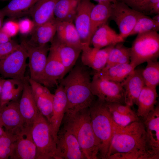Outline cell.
I'll return each mask as SVG.
<instances>
[{
    "instance_id": "obj_3",
    "label": "cell",
    "mask_w": 159,
    "mask_h": 159,
    "mask_svg": "<svg viewBox=\"0 0 159 159\" xmlns=\"http://www.w3.org/2000/svg\"><path fill=\"white\" fill-rule=\"evenodd\" d=\"M61 125L76 138L86 159H98L99 149L92 128L89 107L65 112Z\"/></svg>"
},
{
    "instance_id": "obj_21",
    "label": "cell",
    "mask_w": 159,
    "mask_h": 159,
    "mask_svg": "<svg viewBox=\"0 0 159 159\" xmlns=\"http://www.w3.org/2000/svg\"><path fill=\"white\" fill-rule=\"evenodd\" d=\"M57 21L54 16L46 22L34 27L31 37L26 40L29 45L35 47L46 44L53 39L56 33Z\"/></svg>"
},
{
    "instance_id": "obj_12",
    "label": "cell",
    "mask_w": 159,
    "mask_h": 159,
    "mask_svg": "<svg viewBox=\"0 0 159 159\" xmlns=\"http://www.w3.org/2000/svg\"><path fill=\"white\" fill-rule=\"evenodd\" d=\"M49 51L40 82L47 88L57 86L67 73L65 67L52 46L50 47Z\"/></svg>"
},
{
    "instance_id": "obj_42",
    "label": "cell",
    "mask_w": 159,
    "mask_h": 159,
    "mask_svg": "<svg viewBox=\"0 0 159 159\" xmlns=\"http://www.w3.org/2000/svg\"><path fill=\"white\" fill-rule=\"evenodd\" d=\"M159 0H145L142 4L140 12L145 14H148Z\"/></svg>"
},
{
    "instance_id": "obj_32",
    "label": "cell",
    "mask_w": 159,
    "mask_h": 159,
    "mask_svg": "<svg viewBox=\"0 0 159 159\" xmlns=\"http://www.w3.org/2000/svg\"><path fill=\"white\" fill-rule=\"evenodd\" d=\"M24 128L16 131L5 130L4 134L0 136V159H7L10 158L14 143Z\"/></svg>"
},
{
    "instance_id": "obj_35",
    "label": "cell",
    "mask_w": 159,
    "mask_h": 159,
    "mask_svg": "<svg viewBox=\"0 0 159 159\" xmlns=\"http://www.w3.org/2000/svg\"><path fill=\"white\" fill-rule=\"evenodd\" d=\"M159 30V22L144 14L138 19L129 36Z\"/></svg>"
},
{
    "instance_id": "obj_18",
    "label": "cell",
    "mask_w": 159,
    "mask_h": 159,
    "mask_svg": "<svg viewBox=\"0 0 159 159\" xmlns=\"http://www.w3.org/2000/svg\"><path fill=\"white\" fill-rule=\"evenodd\" d=\"M19 108L25 127L31 128L39 111L28 80L24 82L22 95L19 102Z\"/></svg>"
},
{
    "instance_id": "obj_47",
    "label": "cell",
    "mask_w": 159,
    "mask_h": 159,
    "mask_svg": "<svg viewBox=\"0 0 159 159\" xmlns=\"http://www.w3.org/2000/svg\"><path fill=\"white\" fill-rule=\"evenodd\" d=\"M90 1H93L98 2H108L112 4L116 3L118 0H89Z\"/></svg>"
},
{
    "instance_id": "obj_38",
    "label": "cell",
    "mask_w": 159,
    "mask_h": 159,
    "mask_svg": "<svg viewBox=\"0 0 159 159\" xmlns=\"http://www.w3.org/2000/svg\"><path fill=\"white\" fill-rule=\"evenodd\" d=\"M28 80L35 100L49 90L47 87L30 77H28Z\"/></svg>"
},
{
    "instance_id": "obj_46",
    "label": "cell",
    "mask_w": 159,
    "mask_h": 159,
    "mask_svg": "<svg viewBox=\"0 0 159 159\" xmlns=\"http://www.w3.org/2000/svg\"><path fill=\"white\" fill-rule=\"evenodd\" d=\"M5 15L3 11L0 9V29H1L4 24V19Z\"/></svg>"
},
{
    "instance_id": "obj_31",
    "label": "cell",
    "mask_w": 159,
    "mask_h": 159,
    "mask_svg": "<svg viewBox=\"0 0 159 159\" xmlns=\"http://www.w3.org/2000/svg\"><path fill=\"white\" fill-rule=\"evenodd\" d=\"M130 47L125 46L122 42L117 44L110 51L107 64L103 69L130 63Z\"/></svg>"
},
{
    "instance_id": "obj_4",
    "label": "cell",
    "mask_w": 159,
    "mask_h": 159,
    "mask_svg": "<svg viewBox=\"0 0 159 159\" xmlns=\"http://www.w3.org/2000/svg\"><path fill=\"white\" fill-rule=\"evenodd\" d=\"M93 130L99 149V159H106L114 130L107 102L97 98L89 107Z\"/></svg>"
},
{
    "instance_id": "obj_5",
    "label": "cell",
    "mask_w": 159,
    "mask_h": 159,
    "mask_svg": "<svg viewBox=\"0 0 159 159\" xmlns=\"http://www.w3.org/2000/svg\"><path fill=\"white\" fill-rule=\"evenodd\" d=\"M31 132L36 147V159H55L56 140L49 122L39 112L32 124Z\"/></svg>"
},
{
    "instance_id": "obj_8",
    "label": "cell",
    "mask_w": 159,
    "mask_h": 159,
    "mask_svg": "<svg viewBox=\"0 0 159 159\" xmlns=\"http://www.w3.org/2000/svg\"><path fill=\"white\" fill-rule=\"evenodd\" d=\"M144 14L117 1L112 4L110 18L115 22L119 29V34L125 39L129 36L138 19Z\"/></svg>"
},
{
    "instance_id": "obj_40",
    "label": "cell",
    "mask_w": 159,
    "mask_h": 159,
    "mask_svg": "<svg viewBox=\"0 0 159 159\" xmlns=\"http://www.w3.org/2000/svg\"><path fill=\"white\" fill-rule=\"evenodd\" d=\"M108 106L118 112L123 114H132L135 112L132 110L131 107L127 105L117 102H107Z\"/></svg>"
},
{
    "instance_id": "obj_48",
    "label": "cell",
    "mask_w": 159,
    "mask_h": 159,
    "mask_svg": "<svg viewBox=\"0 0 159 159\" xmlns=\"http://www.w3.org/2000/svg\"><path fill=\"white\" fill-rule=\"evenodd\" d=\"M5 80L0 78V95L1 94L2 85Z\"/></svg>"
},
{
    "instance_id": "obj_29",
    "label": "cell",
    "mask_w": 159,
    "mask_h": 159,
    "mask_svg": "<svg viewBox=\"0 0 159 159\" xmlns=\"http://www.w3.org/2000/svg\"><path fill=\"white\" fill-rule=\"evenodd\" d=\"M81 0H58L55 6L54 16L58 21L73 22Z\"/></svg>"
},
{
    "instance_id": "obj_7",
    "label": "cell",
    "mask_w": 159,
    "mask_h": 159,
    "mask_svg": "<svg viewBox=\"0 0 159 159\" xmlns=\"http://www.w3.org/2000/svg\"><path fill=\"white\" fill-rule=\"evenodd\" d=\"M28 58L27 52L21 44L19 47L5 58L0 59V74L4 77L25 81Z\"/></svg>"
},
{
    "instance_id": "obj_2",
    "label": "cell",
    "mask_w": 159,
    "mask_h": 159,
    "mask_svg": "<svg viewBox=\"0 0 159 159\" xmlns=\"http://www.w3.org/2000/svg\"><path fill=\"white\" fill-rule=\"evenodd\" d=\"M91 81L90 73L83 64L74 66L61 80L59 83L67 98L65 112L89 107L96 99L91 90Z\"/></svg>"
},
{
    "instance_id": "obj_17",
    "label": "cell",
    "mask_w": 159,
    "mask_h": 159,
    "mask_svg": "<svg viewBox=\"0 0 159 159\" xmlns=\"http://www.w3.org/2000/svg\"><path fill=\"white\" fill-rule=\"evenodd\" d=\"M143 69L135 68L121 82L124 90V103L130 107L136 104L140 94L145 86L142 74Z\"/></svg>"
},
{
    "instance_id": "obj_41",
    "label": "cell",
    "mask_w": 159,
    "mask_h": 159,
    "mask_svg": "<svg viewBox=\"0 0 159 159\" xmlns=\"http://www.w3.org/2000/svg\"><path fill=\"white\" fill-rule=\"evenodd\" d=\"M18 23L19 31L23 34L31 32L34 28V25L32 20L28 19H22Z\"/></svg>"
},
{
    "instance_id": "obj_23",
    "label": "cell",
    "mask_w": 159,
    "mask_h": 159,
    "mask_svg": "<svg viewBox=\"0 0 159 159\" xmlns=\"http://www.w3.org/2000/svg\"><path fill=\"white\" fill-rule=\"evenodd\" d=\"M125 39L106 23L99 27L91 40L93 47L101 49L110 45L123 42Z\"/></svg>"
},
{
    "instance_id": "obj_50",
    "label": "cell",
    "mask_w": 159,
    "mask_h": 159,
    "mask_svg": "<svg viewBox=\"0 0 159 159\" xmlns=\"http://www.w3.org/2000/svg\"><path fill=\"white\" fill-rule=\"evenodd\" d=\"M3 127L0 124V136L2 135L5 132V130L3 128Z\"/></svg>"
},
{
    "instance_id": "obj_10",
    "label": "cell",
    "mask_w": 159,
    "mask_h": 159,
    "mask_svg": "<svg viewBox=\"0 0 159 159\" xmlns=\"http://www.w3.org/2000/svg\"><path fill=\"white\" fill-rule=\"evenodd\" d=\"M55 159H86L75 136L61 126L57 135Z\"/></svg>"
},
{
    "instance_id": "obj_33",
    "label": "cell",
    "mask_w": 159,
    "mask_h": 159,
    "mask_svg": "<svg viewBox=\"0 0 159 159\" xmlns=\"http://www.w3.org/2000/svg\"><path fill=\"white\" fill-rule=\"evenodd\" d=\"M147 62L146 67L142 72L145 85L156 88L159 84V62L157 60Z\"/></svg>"
},
{
    "instance_id": "obj_22",
    "label": "cell",
    "mask_w": 159,
    "mask_h": 159,
    "mask_svg": "<svg viewBox=\"0 0 159 159\" xmlns=\"http://www.w3.org/2000/svg\"><path fill=\"white\" fill-rule=\"evenodd\" d=\"M61 62L68 72L73 67L82 49L67 44L60 41L57 36L51 42Z\"/></svg>"
},
{
    "instance_id": "obj_13",
    "label": "cell",
    "mask_w": 159,
    "mask_h": 159,
    "mask_svg": "<svg viewBox=\"0 0 159 159\" xmlns=\"http://www.w3.org/2000/svg\"><path fill=\"white\" fill-rule=\"evenodd\" d=\"M94 5L89 0H81L74 19V26L84 45L90 44V13Z\"/></svg>"
},
{
    "instance_id": "obj_16",
    "label": "cell",
    "mask_w": 159,
    "mask_h": 159,
    "mask_svg": "<svg viewBox=\"0 0 159 159\" xmlns=\"http://www.w3.org/2000/svg\"><path fill=\"white\" fill-rule=\"evenodd\" d=\"M115 45L109 46L102 49L84 46L81 52L82 64L94 71L101 70L105 66L110 52Z\"/></svg>"
},
{
    "instance_id": "obj_44",
    "label": "cell",
    "mask_w": 159,
    "mask_h": 159,
    "mask_svg": "<svg viewBox=\"0 0 159 159\" xmlns=\"http://www.w3.org/2000/svg\"><path fill=\"white\" fill-rule=\"evenodd\" d=\"M11 38L1 29H0V43H6L10 41L11 40Z\"/></svg>"
},
{
    "instance_id": "obj_1",
    "label": "cell",
    "mask_w": 159,
    "mask_h": 159,
    "mask_svg": "<svg viewBox=\"0 0 159 159\" xmlns=\"http://www.w3.org/2000/svg\"><path fill=\"white\" fill-rule=\"evenodd\" d=\"M113 125L106 159L115 153H132L139 155L141 159H157L149 147L143 121H135L125 127Z\"/></svg>"
},
{
    "instance_id": "obj_14",
    "label": "cell",
    "mask_w": 159,
    "mask_h": 159,
    "mask_svg": "<svg viewBox=\"0 0 159 159\" xmlns=\"http://www.w3.org/2000/svg\"><path fill=\"white\" fill-rule=\"evenodd\" d=\"M0 124L5 130L16 131L25 127L16 100L9 102L0 107Z\"/></svg>"
},
{
    "instance_id": "obj_43",
    "label": "cell",
    "mask_w": 159,
    "mask_h": 159,
    "mask_svg": "<svg viewBox=\"0 0 159 159\" xmlns=\"http://www.w3.org/2000/svg\"><path fill=\"white\" fill-rule=\"evenodd\" d=\"M145 0H121L131 8L140 12L141 6Z\"/></svg>"
},
{
    "instance_id": "obj_20",
    "label": "cell",
    "mask_w": 159,
    "mask_h": 159,
    "mask_svg": "<svg viewBox=\"0 0 159 159\" xmlns=\"http://www.w3.org/2000/svg\"><path fill=\"white\" fill-rule=\"evenodd\" d=\"M149 148L159 158V107L157 105L143 120Z\"/></svg>"
},
{
    "instance_id": "obj_39",
    "label": "cell",
    "mask_w": 159,
    "mask_h": 159,
    "mask_svg": "<svg viewBox=\"0 0 159 159\" xmlns=\"http://www.w3.org/2000/svg\"><path fill=\"white\" fill-rule=\"evenodd\" d=\"M2 30L11 37L15 35L19 31L18 23L9 21L3 24Z\"/></svg>"
},
{
    "instance_id": "obj_34",
    "label": "cell",
    "mask_w": 159,
    "mask_h": 159,
    "mask_svg": "<svg viewBox=\"0 0 159 159\" xmlns=\"http://www.w3.org/2000/svg\"><path fill=\"white\" fill-rule=\"evenodd\" d=\"M54 94L48 90L35 100L39 112L49 122L53 112Z\"/></svg>"
},
{
    "instance_id": "obj_11",
    "label": "cell",
    "mask_w": 159,
    "mask_h": 159,
    "mask_svg": "<svg viewBox=\"0 0 159 159\" xmlns=\"http://www.w3.org/2000/svg\"><path fill=\"white\" fill-rule=\"evenodd\" d=\"M24 47L29 59L30 78L40 83L46 64L50 47L48 44L37 47L29 44L24 39L21 43Z\"/></svg>"
},
{
    "instance_id": "obj_28",
    "label": "cell",
    "mask_w": 159,
    "mask_h": 159,
    "mask_svg": "<svg viewBox=\"0 0 159 159\" xmlns=\"http://www.w3.org/2000/svg\"><path fill=\"white\" fill-rule=\"evenodd\" d=\"M112 3L98 2L95 5L90 13V34L92 37L97 28L106 23L110 18Z\"/></svg>"
},
{
    "instance_id": "obj_26",
    "label": "cell",
    "mask_w": 159,
    "mask_h": 159,
    "mask_svg": "<svg viewBox=\"0 0 159 159\" xmlns=\"http://www.w3.org/2000/svg\"><path fill=\"white\" fill-rule=\"evenodd\" d=\"M56 33L61 42L82 50L84 45L72 22L57 21Z\"/></svg>"
},
{
    "instance_id": "obj_49",
    "label": "cell",
    "mask_w": 159,
    "mask_h": 159,
    "mask_svg": "<svg viewBox=\"0 0 159 159\" xmlns=\"http://www.w3.org/2000/svg\"><path fill=\"white\" fill-rule=\"evenodd\" d=\"M152 19L155 21L159 22V14L155 15Z\"/></svg>"
},
{
    "instance_id": "obj_19",
    "label": "cell",
    "mask_w": 159,
    "mask_h": 159,
    "mask_svg": "<svg viewBox=\"0 0 159 159\" xmlns=\"http://www.w3.org/2000/svg\"><path fill=\"white\" fill-rule=\"evenodd\" d=\"M67 102L64 90L59 83L54 94L52 115L49 122L52 132L56 140L65 112Z\"/></svg>"
},
{
    "instance_id": "obj_6",
    "label": "cell",
    "mask_w": 159,
    "mask_h": 159,
    "mask_svg": "<svg viewBox=\"0 0 159 159\" xmlns=\"http://www.w3.org/2000/svg\"><path fill=\"white\" fill-rule=\"evenodd\" d=\"M130 63L135 67L159 56V34L150 32L138 34L130 47Z\"/></svg>"
},
{
    "instance_id": "obj_15",
    "label": "cell",
    "mask_w": 159,
    "mask_h": 159,
    "mask_svg": "<svg viewBox=\"0 0 159 159\" xmlns=\"http://www.w3.org/2000/svg\"><path fill=\"white\" fill-rule=\"evenodd\" d=\"M31 128L25 127L14 143L10 158L36 159L37 149L32 138Z\"/></svg>"
},
{
    "instance_id": "obj_9",
    "label": "cell",
    "mask_w": 159,
    "mask_h": 159,
    "mask_svg": "<svg viewBox=\"0 0 159 159\" xmlns=\"http://www.w3.org/2000/svg\"><path fill=\"white\" fill-rule=\"evenodd\" d=\"M92 94L108 103H124V90L121 83L115 82L93 75L90 85Z\"/></svg>"
},
{
    "instance_id": "obj_27",
    "label": "cell",
    "mask_w": 159,
    "mask_h": 159,
    "mask_svg": "<svg viewBox=\"0 0 159 159\" xmlns=\"http://www.w3.org/2000/svg\"><path fill=\"white\" fill-rule=\"evenodd\" d=\"M135 68L130 63L118 64L99 71H94L93 75L107 80L121 83Z\"/></svg>"
},
{
    "instance_id": "obj_25",
    "label": "cell",
    "mask_w": 159,
    "mask_h": 159,
    "mask_svg": "<svg viewBox=\"0 0 159 159\" xmlns=\"http://www.w3.org/2000/svg\"><path fill=\"white\" fill-rule=\"evenodd\" d=\"M158 96L156 88L145 85L138 98L136 104L138 107L137 114L140 118L145 120L153 111L157 102Z\"/></svg>"
},
{
    "instance_id": "obj_36",
    "label": "cell",
    "mask_w": 159,
    "mask_h": 159,
    "mask_svg": "<svg viewBox=\"0 0 159 159\" xmlns=\"http://www.w3.org/2000/svg\"><path fill=\"white\" fill-rule=\"evenodd\" d=\"M108 107L113 123L119 126L125 127L134 122L141 120L136 112L123 114Z\"/></svg>"
},
{
    "instance_id": "obj_37",
    "label": "cell",
    "mask_w": 159,
    "mask_h": 159,
    "mask_svg": "<svg viewBox=\"0 0 159 159\" xmlns=\"http://www.w3.org/2000/svg\"><path fill=\"white\" fill-rule=\"evenodd\" d=\"M20 45L12 40L4 43H0V59H3L17 49Z\"/></svg>"
},
{
    "instance_id": "obj_45",
    "label": "cell",
    "mask_w": 159,
    "mask_h": 159,
    "mask_svg": "<svg viewBox=\"0 0 159 159\" xmlns=\"http://www.w3.org/2000/svg\"><path fill=\"white\" fill-rule=\"evenodd\" d=\"M148 14L155 15L159 14V2H158L153 6Z\"/></svg>"
},
{
    "instance_id": "obj_24",
    "label": "cell",
    "mask_w": 159,
    "mask_h": 159,
    "mask_svg": "<svg viewBox=\"0 0 159 159\" xmlns=\"http://www.w3.org/2000/svg\"><path fill=\"white\" fill-rule=\"evenodd\" d=\"M58 0H37L31 11L34 27L49 21L54 16V10Z\"/></svg>"
},
{
    "instance_id": "obj_30",
    "label": "cell",
    "mask_w": 159,
    "mask_h": 159,
    "mask_svg": "<svg viewBox=\"0 0 159 159\" xmlns=\"http://www.w3.org/2000/svg\"><path fill=\"white\" fill-rule=\"evenodd\" d=\"M37 0H11L9 4L1 9L5 16L14 19L30 14L33 6Z\"/></svg>"
}]
</instances>
